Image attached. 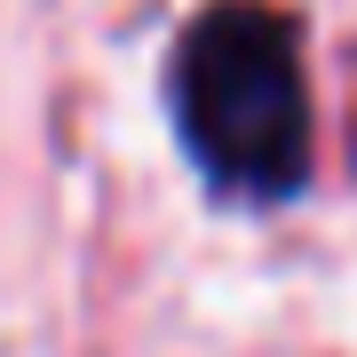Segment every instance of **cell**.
<instances>
[{"label": "cell", "instance_id": "6da1fadb", "mask_svg": "<svg viewBox=\"0 0 357 357\" xmlns=\"http://www.w3.org/2000/svg\"><path fill=\"white\" fill-rule=\"evenodd\" d=\"M175 128L222 199L278 206L310 183V72L294 16L270 0H215L175 40Z\"/></svg>", "mask_w": 357, "mask_h": 357}]
</instances>
